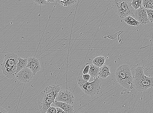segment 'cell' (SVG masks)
Segmentation results:
<instances>
[{
    "label": "cell",
    "mask_w": 153,
    "mask_h": 113,
    "mask_svg": "<svg viewBox=\"0 0 153 113\" xmlns=\"http://www.w3.org/2000/svg\"><path fill=\"white\" fill-rule=\"evenodd\" d=\"M60 90L59 85H53L46 87L40 94L37 103L42 113H46L51 105L54 103L57 94Z\"/></svg>",
    "instance_id": "1"
},
{
    "label": "cell",
    "mask_w": 153,
    "mask_h": 113,
    "mask_svg": "<svg viewBox=\"0 0 153 113\" xmlns=\"http://www.w3.org/2000/svg\"><path fill=\"white\" fill-rule=\"evenodd\" d=\"M116 81L126 89L132 90L134 87V79L130 67L128 65L123 64L116 69L115 74Z\"/></svg>",
    "instance_id": "2"
},
{
    "label": "cell",
    "mask_w": 153,
    "mask_h": 113,
    "mask_svg": "<svg viewBox=\"0 0 153 113\" xmlns=\"http://www.w3.org/2000/svg\"><path fill=\"white\" fill-rule=\"evenodd\" d=\"M134 79V86L138 91L143 92L153 87V77L146 76L143 67H138L135 70Z\"/></svg>",
    "instance_id": "3"
},
{
    "label": "cell",
    "mask_w": 153,
    "mask_h": 113,
    "mask_svg": "<svg viewBox=\"0 0 153 113\" xmlns=\"http://www.w3.org/2000/svg\"><path fill=\"white\" fill-rule=\"evenodd\" d=\"M19 57L14 53H8L4 56V59L1 64L3 74L9 79L16 77L17 65L19 62Z\"/></svg>",
    "instance_id": "4"
},
{
    "label": "cell",
    "mask_w": 153,
    "mask_h": 113,
    "mask_svg": "<svg viewBox=\"0 0 153 113\" xmlns=\"http://www.w3.org/2000/svg\"><path fill=\"white\" fill-rule=\"evenodd\" d=\"M102 82L98 77L95 78L94 81L89 82L85 81L82 76H79L77 81L78 85L84 93L92 97L99 94L101 88Z\"/></svg>",
    "instance_id": "5"
},
{
    "label": "cell",
    "mask_w": 153,
    "mask_h": 113,
    "mask_svg": "<svg viewBox=\"0 0 153 113\" xmlns=\"http://www.w3.org/2000/svg\"><path fill=\"white\" fill-rule=\"evenodd\" d=\"M132 1L118 0L114 1V7L120 18L124 19L131 16L133 17L134 9L132 6Z\"/></svg>",
    "instance_id": "6"
},
{
    "label": "cell",
    "mask_w": 153,
    "mask_h": 113,
    "mask_svg": "<svg viewBox=\"0 0 153 113\" xmlns=\"http://www.w3.org/2000/svg\"><path fill=\"white\" fill-rule=\"evenodd\" d=\"M55 101L63 102L72 105L74 101L73 94L68 90H60L58 92Z\"/></svg>",
    "instance_id": "7"
},
{
    "label": "cell",
    "mask_w": 153,
    "mask_h": 113,
    "mask_svg": "<svg viewBox=\"0 0 153 113\" xmlns=\"http://www.w3.org/2000/svg\"><path fill=\"white\" fill-rule=\"evenodd\" d=\"M133 17L142 25L147 24L150 22L146 9L143 6L137 10H134Z\"/></svg>",
    "instance_id": "8"
},
{
    "label": "cell",
    "mask_w": 153,
    "mask_h": 113,
    "mask_svg": "<svg viewBox=\"0 0 153 113\" xmlns=\"http://www.w3.org/2000/svg\"><path fill=\"white\" fill-rule=\"evenodd\" d=\"M34 75L30 69L25 68L16 74V77L21 82L27 83L32 79Z\"/></svg>",
    "instance_id": "9"
},
{
    "label": "cell",
    "mask_w": 153,
    "mask_h": 113,
    "mask_svg": "<svg viewBox=\"0 0 153 113\" xmlns=\"http://www.w3.org/2000/svg\"><path fill=\"white\" fill-rule=\"evenodd\" d=\"M28 64L26 67L30 69L34 76L41 69V65L37 58L31 57L28 59Z\"/></svg>",
    "instance_id": "10"
},
{
    "label": "cell",
    "mask_w": 153,
    "mask_h": 113,
    "mask_svg": "<svg viewBox=\"0 0 153 113\" xmlns=\"http://www.w3.org/2000/svg\"><path fill=\"white\" fill-rule=\"evenodd\" d=\"M57 107L59 108L65 113H74V108L72 105L63 102L55 101L54 103Z\"/></svg>",
    "instance_id": "11"
},
{
    "label": "cell",
    "mask_w": 153,
    "mask_h": 113,
    "mask_svg": "<svg viewBox=\"0 0 153 113\" xmlns=\"http://www.w3.org/2000/svg\"><path fill=\"white\" fill-rule=\"evenodd\" d=\"M111 75L110 68L108 65H104L103 66L100 68L98 76L99 77L105 79Z\"/></svg>",
    "instance_id": "12"
},
{
    "label": "cell",
    "mask_w": 153,
    "mask_h": 113,
    "mask_svg": "<svg viewBox=\"0 0 153 113\" xmlns=\"http://www.w3.org/2000/svg\"><path fill=\"white\" fill-rule=\"evenodd\" d=\"M18 59H19V62L17 65L16 74L27 67L28 62V59L27 58L23 59L20 57H19Z\"/></svg>",
    "instance_id": "13"
},
{
    "label": "cell",
    "mask_w": 153,
    "mask_h": 113,
    "mask_svg": "<svg viewBox=\"0 0 153 113\" xmlns=\"http://www.w3.org/2000/svg\"><path fill=\"white\" fill-rule=\"evenodd\" d=\"M100 68L93 64L90 65L89 70L88 74L93 78H96L98 76Z\"/></svg>",
    "instance_id": "14"
},
{
    "label": "cell",
    "mask_w": 153,
    "mask_h": 113,
    "mask_svg": "<svg viewBox=\"0 0 153 113\" xmlns=\"http://www.w3.org/2000/svg\"><path fill=\"white\" fill-rule=\"evenodd\" d=\"M125 22L130 26L138 27L140 24V23L136 20L132 16H127L124 19Z\"/></svg>",
    "instance_id": "15"
},
{
    "label": "cell",
    "mask_w": 153,
    "mask_h": 113,
    "mask_svg": "<svg viewBox=\"0 0 153 113\" xmlns=\"http://www.w3.org/2000/svg\"><path fill=\"white\" fill-rule=\"evenodd\" d=\"M105 58L103 56H100L94 58L93 61V64L100 68L105 65Z\"/></svg>",
    "instance_id": "16"
},
{
    "label": "cell",
    "mask_w": 153,
    "mask_h": 113,
    "mask_svg": "<svg viewBox=\"0 0 153 113\" xmlns=\"http://www.w3.org/2000/svg\"><path fill=\"white\" fill-rule=\"evenodd\" d=\"M142 6L146 10H153V0H143Z\"/></svg>",
    "instance_id": "17"
},
{
    "label": "cell",
    "mask_w": 153,
    "mask_h": 113,
    "mask_svg": "<svg viewBox=\"0 0 153 113\" xmlns=\"http://www.w3.org/2000/svg\"><path fill=\"white\" fill-rule=\"evenodd\" d=\"M142 0H133L132 2V6L135 10L139 9L142 7Z\"/></svg>",
    "instance_id": "18"
},
{
    "label": "cell",
    "mask_w": 153,
    "mask_h": 113,
    "mask_svg": "<svg viewBox=\"0 0 153 113\" xmlns=\"http://www.w3.org/2000/svg\"><path fill=\"white\" fill-rule=\"evenodd\" d=\"M146 11L149 21L153 23V10H146Z\"/></svg>",
    "instance_id": "19"
},
{
    "label": "cell",
    "mask_w": 153,
    "mask_h": 113,
    "mask_svg": "<svg viewBox=\"0 0 153 113\" xmlns=\"http://www.w3.org/2000/svg\"><path fill=\"white\" fill-rule=\"evenodd\" d=\"M33 1L36 4L43 5L46 4L47 1L45 0H34Z\"/></svg>",
    "instance_id": "20"
},
{
    "label": "cell",
    "mask_w": 153,
    "mask_h": 113,
    "mask_svg": "<svg viewBox=\"0 0 153 113\" xmlns=\"http://www.w3.org/2000/svg\"><path fill=\"white\" fill-rule=\"evenodd\" d=\"M56 108L53 106H51L47 110L46 113H56Z\"/></svg>",
    "instance_id": "21"
},
{
    "label": "cell",
    "mask_w": 153,
    "mask_h": 113,
    "mask_svg": "<svg viewBox=\"0 0 153 113\" xmlns=\"http://www.w3.org/2000/svg\"><path fill=\"white\" fill-rule=\"evenodd\" d=\"M90 65H87L86 67L84 69L83 71V74L84 75L88 74L89 70Z\"/></svg>",
    "instance_id": "22"
},
{
    "label": "cell",
    "mask_w": 153,
    "mask_h": 113,
    "mask_svg": "<svg viewBox=\"0 0 153 113\" xmlns=\"http://www.w3.org/2000/svg\"><path fill=\"white\" fill-rule=\"evenodd\" d=\"M82 77L83 79L85 81L88 82L91 76L89 74H83L82 76Z\"/></svg>",
    "instance_id": "23"
},
{
    "label": "cell",
    "mask_w": 153,
    "mask_h": 113,
    "mask_svg": "<svg viewBox=\"0 0 153 113\" xmlns=\"http://www.w3.org/2000/svg\"><path fill=\"white\" fill-rule=\"evenodd\" d=\"M68 6H69L74 5L77 2V1H75V0H72V1H68Z\"/></svg>",
    "instance_id": "24"
},
{
    "label": "cell",
    "mask_w": 153,
    "mask_h": 113,
    "mask_svg": "<svg viewBox=\"0 0 153 113\" xmlns=\"http://www.w3.org/2000/svg\"><path fill=\"white\" fill-rule=\"evenodd\" d=\"M56 113H65L64 111L59 108L56 107Z\"/></svg>",
    "instance_id": "25"
},
{
    "label": "cell",
    "mask_w": 153,
    "mask_h": 113,
    "mask_svg": "<svg viewBox=\"0 0 153 113\" xmlns=\"http://www.w3.org/2000/svg\"><path fill=\"white\" fill-rule=\"evenodd\" d=\"M0 113H8V112L4 108L0 107Z\"/></svg>",
    "instance_id": "26"
},
{
    "label": "cell",
    "mask_w": 153,
    "mask_h": 113,
    "mask_svg": "<svg viewBox=\"0 0 153 113\" xmlns=\"http://www.w3.org/2000/svg\"><path fill=\"white\" fill-rule=\"evenodd\" d=\"M47 2H48V3H53L55 1H54V0H47L46 1Z\"/></svg>",
    "instance_id": "27"
}]
</instances>
